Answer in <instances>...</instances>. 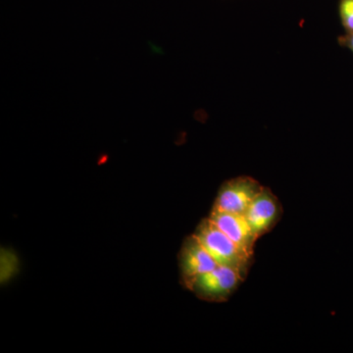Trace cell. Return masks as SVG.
I'll list each match as a JSON object with an SVG mask.
<instances>
[{"mask_svg":"<svg viewBox=\"0 0 353 353\" xmlns=\"http://www.w3.org/2000/svg\"><path fill=\"white\" fill-rule=\"evenodd\" d=\"M194 234L218 265L233 268L245 278L252 257L230 240L210 218L202 220Z\"/></svg>","mask_w":353,"mask_h":353,"instance_id":"6da1fadb","label":"cell"},{"mask_svg":"<svg viewBox=\"0 0 353 353\" xmlns=\"http://www.w3.org/2000/svg\"><path fill=\"white\" fill-rule=\"evenodd\" d=\"M243 280L240 272L218 265L213 270L183 281L182 284L201 301L224 303Z\"/></svg>","mask_w":353,"mask_h":353,"instance_id":"7a4b0ae2","label":"cell"},{"mask_svg":"<svg viewBox=\"0 0 353 353\" xmlns=\"http://www.w3.org/2000/svg\"><path fill=\"white\" fill-rule=\"evenodd\" d=\"M263 188L252 176H236L221 185L213 209L245 215V211Z\"/></svg>","mask_w":353,"mask_h":353,"instance_id":"3957f363","label":"cell"},{"mask_svg":"<svg viewBox=\"0 0 353 353\" xmlns=\"http://www.w3.org/2000/svg\"><path fill=\"white\" fill-rule=\"evenodd\" d=\"M283 209L278 197L268 188H263L255 197L245 217L257 239L269 233L282 217Z\"/></svg>","mask_w":353,"mask_h":353,"instance_id":"277c9868","label":"cell"},{"mask_svg":"<svg viewBox=\"0 0 353 353\" xmlns=\"http://www.w3.org/2000/svg\"><path fill=\"white\" fill-rule=\"evenodd\" d=\"M178 261L181 282L213 270L218 266L217 262L194 234L183 241Z\"/></svg>","mask_w":353,"mask_h":353,"instance_id":"5b68a950","label":"cell"},{"mask_svg":"<svg viewBox=\"0 0 353 353\" xmlns=\"http://www.w3.org/2000/svg\"><path fill=\"white\" fill-rule=\"evenodd\" d=\"M209 218L230 240L233 241L246 254L252 257L253 248L259 239L253 234L245 215L212 209Z\"/></svg>","mask_w":353,"mask_h":353,"instance_id":"8992f818","label":"cell"},{"mask_svg":"<svg viewBox=\"0 0 353 353\" xmlns=\"http://www.w3.org/2000/svg\"><path fill=\"white\" fill-rule=\"evenodd\" d=\"M18 270V259L12 252L2 250L1 252V282L6 283L15 275Z\"/></svg>","mask_w":353,"mask_h":353,"instance_id":"52a82bcc","label":"cell"},{"mask_svg":"<svg viewBox=\"0 0 353 353\" xmlns=\"http://www.w3.org/2000/svg\"><path fill=\"white\" fill-rule=\"evenodd\" d=\"M339 14L345 32H353V0H340Z\"/></svg>","mask_w":353,"mask_h":353,"instance_id":"ba28073f","label":"cell"},{"mask_svg":"<svg viewBox=\"0 0 353 353\" xmlns=\"http://www.w3.org/2000/svg\"><path fill=\"white\" fill-rule=\"evenodd\" d=\"M338 43L343 48H347L353 53V32H345L338 38Z\"/></svg>","mask_w":353,"mask_h":353,"instance_id":"9c48e42d","label":"cell"}]
</instances>
